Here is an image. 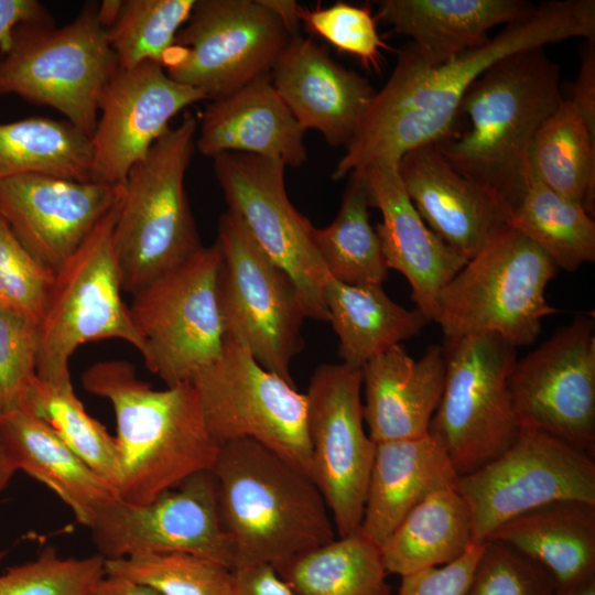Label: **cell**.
<instances>
[{"mask_svg":"<svg viewBox=\"0 0 595 595\" xmlns=\"http://www.w3.org/2000/svg\"><path fill=\"white\" fill-rule=\"evenodd\" d=\"M573 37L595 39L594 0L538 4L484 45L439 63L424 60L409 42L332 178L342 180L375 161H399L414 148L437 143L453 131L470 85L491 65L513 53Z\"/></svg>","mask_w":595,"mask_h":595,"instance_id":"cell-1","label":"cell"},{"mask_svg":"<svg viewBox=\"0 0 595 595\" xmlns=\"http://www.w3.org/2000/svg\"><path fill=\"white\" fill-rule=\"evenodd\" d=\"M220 521L234 547V569L277 571L336 539L327 505L313 479L250 440L219 446L210 468Z\"/></svg>","mask_w":595,"mask_h":595,"instance_id":"cell-2","label":"cell"},{"mask_svg":"<svg viewBox=\"0 0 595 595\" xmlns=\"http://www.w3.org/2000/svg\"><path fill=\"white\" fill-rule=\"evenodd\" d=\"M562 98L559 66L545 46L513 53L466 91L457 117L467 127L435 144L458 173L511 210L524 190L533 137Z\"/></svg>","mask_w":595,"mask_h":595,"instance_id":"cell-3","label":"cell"},{"mask_svg":"<svg viewBox=\"0 0 595 595\" xmlns=\"http://www.w3.org/2000/svg\"><path fill=\"white\" fill-rule=\"evenodd\" d=\"M82 383L112 405L121 500L144 505L212 468L219 445L206 428L191 382L158 390L137 376L131 363L105 360L91 365Z\"/></svg>","mask_w":595,"mask_h":595,"instance_id":"cell-4","label":"cell"},{"mask_svg":"<svg viewBox=\"0 0 595 595\" xmlns=\"http://www.w3.org/2000/svg\"><path fill=\"white\" fill-rule=\"evenodd\" d=\"M197 127L185 112L122 185L113 242L125 292L134 294L203 247L184 186Z\"/></svg>","mask_w":595,"mask_h":595,"instance_id":"cell-5","label":"cell"},{"mask_svg":"<svg viewBox=\"0 0 595 595\" xmlns=\"http://www.w3.org/2000/svg\"><path fill=\"white\" fill-rule=\"evenodd\" d=\"M558 270L538 245L506 225L442 289L433 322L445 340L494 333L516 348L528 346L543 318L559 312L545 298Z\"/></svg>","mask_w":595,"mask_h":595,"instance_id":"cell-6","label":"cell"},{"mask_svg":"<svg viewBox=\"0 0 595 595\" xmlns=\"http://www.w3.org/2000/svg\"><path fill=\"white\" fill-rule=\"evenodd\" d=\"M1 48L0 95L52 107L93 136L101 95L119 68L98 4L61 28L51 20L19 24Z\"/></svg>","mask_w":595,"mask_h":595,"instance_id":"cell-7","label":"cell"},{"mask_svg":"<svg viewBox=\"0 0 595 595\" xmlns=\"http://www.w3.org/2000/svg\"><path fill=\"white\" fill-rule=\"evenodd\" d=\"M217 241L136 292L129 311L147 368L166 387L192 382L226 344Z\"/></svg>","mask_w":595,"mask_h":595,"instance_id":"cell-8","label":"cell"},{"mask_svg":"<svg viewBox=\"0 0 595 595\" xmlns=\"http://www.w3.org/2000/svg\"><path fill=\"white\" fill-rule=\"evenodd\" d=\"M120 199L54 273L40 322L36 363V375L46 382H69L71 357L86 343L117 338L142 351L129 306L121 296L113 242Z\"/></svg>","mask_w":595,"mask_h":595,"instance_id":"cell-9","label":"cell"},{"mask_svg":"<svg viewBox=\"0 0 595 595\" xmlns=\"http://www.w3.org/2000/svg\"><path fill=\"white\" fill-rule=\"evenodd\" d=\"M444 350V389L428 433L463 476L500 455L520 429L508 391L517 350L494 333L445 340Z\"/></svg>","mask_w":595,"mask_h":595,"instance_id":"cell-10","label":"cell"},{"mask_svg":"<svg viewBox=\"0 0 595 595\" xmlns=\"http://www.w3.org/2000/svg\"><path fill=\"white\" fill-rule=\"evenodd\" d=\"M219 295L226 337L267 370L294 385L291 363L303 348L305 309L288 273L272 262L229 212L220 215Z\"/></svg>","mask_w":595,"mask_h":595,"instance_id":"cell-11","label":"cell"},{"mask_svg":"<svg viewBox=\"0 0 595 595\" xmlns=\"http://www.w3.org/2000/svg\"><path fill=\"white\" fill-rule=\"evenodd\" d=\"M206 428L220 446L250 439L311 477L307 398L263 368L241 344L226 338L223 354L191 382Z\"/></svg>","mask_w":595,"mask_h":595,"instance_id":"cell-12","label":"cell"},{"mask_svg":"<svg viewBox=\"0 0 595 595\" xmlns=\"http://www.w3.org/2000/svg\"><path fill=\"white\" fill-rule=\"evenodd\" d=\"M290 39L262 0H196L162 66L215 100L270 76Z\"/></svg>","mask_w":595,"mask_h":595,"instance_id":"cell-13","label":"cell"},{"mask_svg":"<svg viewBox=\"0 0 595 595\" xmlns=\"http://www.w3.org/2000/svg\"><path fill=\"white\" fill-rule=\"evenodd\" d=\"M474 543L501 524L559 500L595 502L594 457L542 431L520 426L511 444L480 468L459 476Z\"/></svg>","mask_w":595,"mask_h":595,"instance_id":"cell-14","label":"cell"},{"mask_svg":"<svg viewBox=\"0 0 595 595\" xmlns=\"http://www.w3.org/2000/svg\"><path fill=\"white\" fill-rule=\"evenodd\" d=\"M213 161L227 212L292 279L306 317L328 322L324 291L331 277L315 245V227L289 199L284 164L239 152L221 153Z\"/></svg>","mask_w":595,"mask_h":595,"instance_id":"cell-15","label":"cell"},{"mask_svg":"<svg viewBox=\"0 0 595 595\" xmlns=\"http://www.w3.org/2000/svg\"><path fill=\"white\" fill-rule=\"evenodd\" d=\"M361 370L318 366L307 389L311 478L332 516L337 537L361 524L376 443L364 428Z\"/></svg>","mask_w":595,"mask_h":595,"instance_id":"cell-16","label":"cell"},{"mask_svg":"<svg viewBox=\"0 0 595 595\" xmlns=\"http://www.w3.org/2000/svg\"><path fill=\"white\" fill-rule=\"evenodd\" d=\"M520 426L595 457V318L578 314L516 360L508 380Z\"/></svg>","mask_w":595,"mask_h":595,"instance_id":"cell-17","label":"cell"},{"mask_svg":"<svg viewBox=\"0 0 595 595\" xmlns=\"http://www.w3.org/2000/svg\"><path fill=\"white\" fill-rule=\"evenodd\" d=\"M98 554L113 560L148 552H184L234 567L210 469L197 472L144 505L113 498L91 526Z\"/></svg>","mask_w":595,"mask_h":595,"instance_id":"cell-18","label":"cell"},{"mask_svg":"<svg viewBox=\"0 0 595 595\" xmlns=\"http://www.w3.org/2000/svg\"><path fill=\"white\" fill-rule=\"evenodd\" d=\"M204 99L201 90L175 82L156 62L119 67L101 95L90 137L91 180L123 185L130 170L170 128V120Z\"/></svg>","mask_w":595,"mask_h":595,"instance_id":"cell-19","label":"cell"},{"mask_svg":"<svg viewBox=\"0 0 595 595\" xmlns=\"http://www.w3.org/2000/svg\"><path fill=\"white\" fill-rule=\"evenodd\" d=\"M121 193L122 185L24 174L0 181V215L30 255L55 273Z\"/></svg>","mask_w":595,"mask_h":595,"instance_id":"cell-20","label":"cell"},{"mask_svg":"<svg viewBox=\"0 0 595 595\" xmlns=\"http://www.w3.org/2000/svg\"><path fill=\"white\" fill-rule=\"evenodd\" d=\"M270 77L301 127L318 131L331 147L349 144L377 94L366 77L301 34L290 39Z\"/></svg>","mask_w":595,"mask_h":595,"instance_id":"cell-21","label":"cell"},{"mask_svg":"<svg viewBox=\"0 0 595 595\" xmlns=\"http://www.w3.org/2000/svg\"><path fill=\"white\" fill-rule=\"evenodd\" d=\"M398 162L379 160L357 172L363 173L370 206L381 214L375 230L386 263L405 277L413 302L431 322L440 292L467 260L424 223L404 190Z\"/></svg>","mask_w":595,"mask_h":595,"instance_id":"cell-22","label":"cell"},{"mask_svg":"<svg viewBox=\"0 0 595 595\" xmlns=\"http://www.w3.org/2000/svg\"><path fill=\"white\" fill-rule=\"evenodd\" d=\"M398 170L424 223L467 261L508 223L509 208L458 173L435 143L408 151Z\"/></svg>","mask_w":595,"mask_h":595,"instance_id":"cell-23","label":"cell"},{"mask_svg":"<svg viewBox=\"0 0 595 595\" xmlns=\"http://www.w3.org/2000/svg\"><path fill=\"white\" fill-rule=\"evenodd\" d=\"M195 147L204 156L226 152L275 160L284 166L305 163V130L278 95L270 76L213 100L201 116Z\"/></svg>","mask_w":595,"mask_h":595,"instance_id":"cell-24","label":"cell"},{"mask_svg":"<svg viewBox=\"0 0 595 595\" xmlns=\"http://www.w3.org/2000/svg\"><path fill=\"white\" fill-rule=\"evenodd\" d=\"M446 372L444 347L430 346L412 358L397 345L361 369L364 420L375 443L420 437L429 432Z\"/></svg>","mask_w":595,"mask_h":595,"instance_id":"cell-25","label":"cell"},{"mask_svg":"<svg viewBox=\"0 0 595 595\" xmlns=\"http://www.w3.org/2000/svg\"><path fill=\"white\" fill-rule=\"evenodd\" d=\"M458 475L429 433L376 443L359 530L378 547L428 496L455 488Z\"/></svg>","mask_w":595,"mask_h":595,"instance_id":"cell-26","label":"cell"},{"mask_svg":"<svg viewBox=\"0 0 595 595\" xmlns=\"http://www.w3.org/2000/svg\"><path fill=\"white\" fill-rule=\"evenodd\" d=\"M0 444L12 475L22 470L50 488L89 528L116 489L40 419L15 409L0 415Z\"/></svg>","mask_w":595,"mask_h":595,"instance_id":"cell-27","label":"cell"},{"mask_svg":"<svg viewBox=\"0 0 595 595\" xmlns=\"http://www.w3.org/2000/svg\"><path fill=\"white\" fill-rule=\"evenodd\" d=\"M376 20L408 36L419 54L439 63L484 45L489 31L530 14L523 0H381Z\"/></svg>","mask_w":595,"mask_h":595,"instance_id":"cell-28","label":"cell"},{"mask_svg":"<svg viewBox=\"0 0 595 595\" xmlns=\"http://www.w3.org/2000/svg\"><path fill=\"white\" fill-rule=\"evenodd\" d=\"M486 541L506 543L545 567L558 588L595 578V502L559 500L507 521Z\"/></svg>","mask_w":595,"mask_h":595,"instance_id":"cell-29","label":"cell"},{"mask_svg":"<svg viewBox=\"0 0 595 595\" xmlns=\"http://www.w3.org/2000/svg\"><path fill=\"white\" fill-rule=\"evenodd\" d=\"M324 298L342 364L358 370L430 322L418 307L392 301L382 285H350L329 278Z\"/></svg>","mask_w":595,"mask_h":595,"instance_id":"cell-30","label":"cell"},{"mask_svg":"<svg viewBox=\"0 0 595 595\" xmlns=\"http://www.w3.org/2000/svg\"><path fill=\"white\" fill-rule=\"evenodd\" d=\"M473 541L469 509L455 488L418 504L379 545L388 573L404 576L463 555Z\"/></svg>","mask_w":595,"mask_h":595,"instance_id":"cell-31","label":"cell"},{"mask_svg":"<svg viewBox=\"0 0 595 595\" xmlns=\"http://www.w3.org/2000/svg\"><path fill=\"white\" fill-rule=\"evenodd\" d=\"M527 169L544 185L595 215V133L562 98L541 125L528 152Z\"/></svg>","mask_w":595,"mask_h":595,"instance_id":"cell-32","label":"cell"},{"mask_svg":"<svg viewBox=\"0 0 595 595\" xmlns=\"http://www.w3.org/2000/svg\"><path fill=\"white\" fill-rule=\"evenodd\" d=\"M91 165L90 138L67 120L0 123V181L24 174L93 181Z\"/></svg>","mask_w":595,"mask_h":595,"instance_id":"cell-33","label":"cell"},{"mask_svg":"<svg viewBox=\"0 0 595 595\" xmlns=\"http://www.w3.org/2000/svg\"><path fill=\"white\" fill-rule=\"evenodd\" d=\"M507 225L538 245L558 269L573 272L595 260L594 217L549 188L528 169L524 190Z\"/></svg>","mask_w":595,"mask_h":595,"instance_id":"cell-34","label":"cell"},{"mask_svg":"<svg viewBox=\"0 0 595 595\" xmlns=\"http://www.w3.org/2000/svg\"><path fill=\"white\" fill-rule=\"evenodd\" d=\"M278 573L294 595H391L379 547L359 529L295 558Z\"/></svg>","mask_w":595,"mask_h":595,"instance_id":"cell-35","label":"cell"},{"mask_svg":"<svg viewBox=\"0 0 595 595\" xmlns=\"http://www.w3.org/2000/svg\"><path fill=\"white\" fill-rule=\"evenodd\" d=\"M335 219L314 229V240L331 278L350 285H382L389 268L369 219V197L361 172L348 175Z\"/></svg>","mask_w":595,"mask_h":595,"instance_id":"cell-36","label":"cell"},{"mask_svg":"<svg viewBox=\"0 0 595 595\" xmlns=\"http://www.w3.org/2000/svg\"><path fill=\"white\" fill-rule=\"evenodd\" d=\"M21 409L43 421L58 439L117 491L120 461L116 437L93 418L76 396L72 381L50 383L36 377Z\"/></svg>","mask_w":595,"mask_h":595,"instance_id":"cell-37","label":"cell"},{"mask_svg":"<svg viewBox=\"0 0 595 595\" xmlns=\"http://www.w3.org/2000/svg\"><path fill=\"white\" fill-rule=\"evenodd\" d=\"M196 0H123L113 24L107 30L120 68L145 61L162 65Z\"/></svg>","mask_w":595,"mask_h":595,"instance_id":"cell-38","label":"cell"},{"mask_svg":"<svg viewBox=\"0 0 595 595\" xmlns=\"http://www.w3.org/2000/svg\"><path fill=\"white\" fill-rule=\"evenodd\" d=\"M106 575L125 578L160 595H230L231 570L184 552H148L106 560Z\"/></svg>","mask_w":595,"mask_h":595,"instance_id":"cell-39","label":"cell"},{"mask_svg":"<svg viewBox=\"0 0 595 595\" xmlns=\"http://www.w3.org/2000/svg\"><path fill=\"white\" fill-rule=\"evenodd\" d=\"M106 559L62 558L47 547L36 559L0 573V595H96Z\"/></svg>","mask_w":595,"mask_h":595,"instance_id":"cell-40","label":"cell"},{"mask_svg":"<svg viewBox=\"0 0 595 595\" xmlns=\"http://www.w3.org/2000/svg\"><path fill=\"white\" fill-rule=\"evenodd\" d=\"M300 20L305 29L342 52L356 56L369 71L380 72L386 47L376 25L371 6H356L338 1L329 7L300 8Z\"/></svg>","mask_w":595,"mask_h":595,"instance_id":"cell-41","label":"cell"},{"mask_svg":"<svg viewBox=\"0 0 595 595\" xmlns=\"http://www.w3.org/2000/svg\"><path fill=\"white\" fill-rule=\"evenodd\" d=\"M551 573L515 548L486 541L466 595H553Z\"/></svg>","mask_w":595,"mask_h":595,"instance_id":"cell-42","label":"cell"},{"mask_svg":"<svg viewBox=\"0 0 595 595\" xmlns=\"http://www.w3.org/2000/svg\"><path fill=\"white\" fill-rule=\"evenodd\" d=\"M54 272L37 262L0 215V307L41 322Z\"/></svg>","mask_w":595,"mask_h":595,"instance_id":"cell-43","label":"cell"},{"mask_svg":"<svg viewBox=\"0 0 595 595\" xmlns=\"http://www.w3.org/2000/svg\"><path fill=\"white\" fill-rule=\"evenodd\" d=\"M40 323L0 307V415L21 408L36 377Z\"/></svg>","mask_w":595,"mask_h":595,"instance_id":"cell-44","label":"cell"},{"mask_svg":"<svg viewBox=\"0 0 595 595\" xmlns=\"http://www.w3.org/2000/svg\"><path fill=\"white\" fill-rule=\"evenodd\" d=\"M484 543H474L451 563L401 576L399 595H466Z\"/></svg>","mask_w":595,"mask_h":595,"instance_id":"cell-45","label":"cell"},{"mask_svg":"<svg viewBox=\"0 0 595 595\" xmlns=\"http://www.w3.org/2000/svg\"><path fill=\"white\" fill-rule=\"evenodd\" d=\"M595 39L586 40L577 76L566 98L595 133Z\"/></svg>","mask_w":595,"mask_h":595,"instance_id":"cell-46","label":"cell"},{"mask_svg":"<svg viewBox=\"0 0 595 595\" xmlns=\"http://www.w3.org/2000/svg\"><path fill=\"white\" fill-rule=\"evenodd\" d=\"M230 595H294L278 571L267 564L231 570Z\"/></svg>","mask_w":595,"mask_h":595,"instance_id":"cell-47","label":"cell"},{"mask_svg":"<svg viewBox=\"0 0 595 595\" xmlns=\"http://www.w3.org/2000/svg\"><path fill=\"white\" fill-rule=\"evenodd\" d=\"M47 20H51L50 13L39 1L0 0V47L19 24Z\"/></svg>","mask_w":595,"mask_h":595,"instance_id":"cell-48","label":"cell"},{"mask_svg":"<svg viewBox=\"0 0 595 595\" xmlns=\"http://www.w3.org/2000/svg\"><path fill=\"white\" fill-rule=\"evenodd\" d=\"M96 595H160L155 591L138 583L105 575L98 585Z\"/></svg>","mask_w":595,"mask_h":595,"instance_id":"cell-49","label":"cell"},{"mask_svg":"<svg viewBox=\"0 0 595 595\" xmlns=\"http://www.w3.org/2000/svg\"><path fill=\"white\" fill-rule=\"evenodd\" d=\"M262 2L271 9L281 20L285 30L291 37L299 35L300 28V8L296 1L293 0H262Z\"/></svg>","mask_w":595,"mask_h":595,"instance_id":"cell-50","label":"cell"},{"mask_svg":"<svg viewBox=\"0 0 595 595\" xmlns=\"http://www.w3.org/2000/svg\"><path fill=\"white\" fill-rule=\"evenodd\" d=\"M553 595H595V578L577 585L556 588Z\"/></svg>","mask_w":595,"mask_h":595,"instance_id":"cell-51","label":"cell"},{"mask_svg":"<svg viewBox=\"0 0 595 595\" xmlns=\"http://www.w3.org/2000/svg\"><path fill=\"white\" fill-rule=\"evenodd\" d=\"M13 475L10 473L6 458L4 452L0 444V491L3 490L10 483Z\"/></svg>","mask_w":595,"mask_h":595,"instance_id":"cell-52","label":"cell"}]
</instances>
